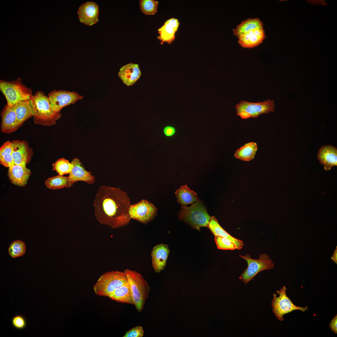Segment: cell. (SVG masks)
Wrapping results in <instances>:
<instances>
[{
	"mask_svg": "<svg viewBox=\"0 0 337 337\" xmlns=\"http://www.w3.org/2000/svg\"><path fill=\"white\" fill-rule=\"evenodd\" d=\"M131 205L127 193L120 188L102 185L94 200L95 216L101 224L112 228L123 227L131 219L129 213Z\"/></svg>",
	"mask_w": 337,
	"mask_h": 337,
	"instance_id": "6da1fadb",
	"label": "cell"
},
{
	"mask_svg": "<svg viewBox=\"0 0 337 337\" xmlns=\"http://www.w3.org/2000/svg\"><path fill=\"white\" fill-rule=\"evenodd\" d=\"M233 31L234 34L238 38L239 44L244 48L256 47L261 43L265 37L263 23L258 18L247 19Z\"/></svg>",
	"mask_w": 337,
	"mask_h": 337,
	"instance_id": "7a4b0ae2",
	"label": "cell"
},
{
	"mask_svg": "<svg viewBox=\"0 0 337 337\" xmlns=\"http://www.w3.org/2000/svg\"><path fill=\"white\" fill-rule=\"evenodd\" d=\"M30 100L34 112L33 118L35 123L47 126L56 124L61 114L52 110L48 97L44 92L38 91Z\"/></svg>",
	"mask_w": 337,
	"mask_h": 337,
	"instance_id": "3957f363",
	"label": "cell"
},
{
	"mask_svg": "<svg viewBox=\"0 0 337 337\" xmlns=\"http://www.w3.org/2000/svg\"><path fill=\"white\" fill-rule=\"evenodd\" d=\"M178 215L180 220L199 231L201 227H208L211 217L199 199L190 206H181Z\"/></svg>",
	"mask_w": 337,
	"mask_h": 337,
	"instance_id": "277c9868",
	"label": "cell"
},
{
	"mask_svg": "<svg viewBox=\"0 0 337 337\" xmlns=\"http://www.w3.org/2000/svg\"><path fill=\"white\" fill-rule=\"evenodd\" d=\"M124 272L127 279L131 290L134 305L137 311L141 312L146 300L148 298L150 288L148 282L139 273L128 269Z\"/></svg>",
	"mask_w": 337,
	"mask_h": 337,
	"instance_id": "5b68a950",
	"label": "cell"
},
{
	"mask_svg": "<svg viewBox=\"0 0 337 337\" xmlns=\"http://www.w3.org/2000/svg\"><path fill=\"white\" fill-rule=\"evenodd\" d=\"M0 90L6 99L7 105L10 106L30 100L33 95L32 90L24 85L20 78L11 81L0 80Z\"/></svg>",
	"mask_w": 337,
	"mask_h": 337,
	"instance_id": "8992f818",
	"label": "cell"
},
{
	"mask_svg": "<svg viewBox=\"0 0 337 337\" xmlns=\"http://www.w3.org/2000/svg\"><path fill=\"white\" fill-rule=\"evenodd\" d=\"M127 279L124 272L112 271L102 274L94 286L96 294L108 297L115 290L120 287L127 281Z\"/></svg>",
	"mask_w": 337,
	"mask_h": 337,
	"instance_id": "52a82bcc",
	"label": "cell"
},
{
	"mask_svg": "<svg viewBox=\"0 0 337 337\" xmlns=\"http://www.w3.org/2000/svg\"><path fill=\"white\" fill-rule=\"evenodd\" d=\"M240 256L245 260L248 264L247 268L244 270L240 277L241 280L245 284H247L260 272L271 269L274 267L272 260L269 256L265 253L260 255L259 258L256 259H252L249 254L240 255Z\"/></svg>",
	"mask_w": 337,
	"mask_h": 337,
	"instance_id": "ba28073f",
	"label": "cell"
},
{
	"mask_svg": "<svg viewBox=\"0 0 337 337\" xmlns=\"http://www.w3.org/2000/svg\"><path fill=\"white\" fill-rule=\"evenodd\" d=\"M275 107L273 100L268 99L263 102H250L243 100L236 106L237 115L242 119L257 117L260 115L273 112Z\"/></svg>",
	"mask_w": 337,
	"mask_h": 337,
	"instance_id": "9c48e42d",
	"label": "cell"
},
{
	"mask_svg": "<svg viewBox=\"0 0 337 337\" xmlns=\"http://www.w3.org/2000/svg\"><path fill=\"white\" fill-rule=\"evenodd\" d=\"M286 287L283 286L280 291H277L276 292L279 295L278 297L276 294H274L271 303L273 313L277 319L280 321L284 320L283 316L285 314L293 311L299 310L304 312L308 310L307 306L304 307L295 305L286 295Z\"/></svg>",
	"mask_w": 337,
	"mask_h": 337,
	"instance_id": "30bf717a",
	"label": "cell"
},
{
	"mask_svg": "<svg viewBox=\"0 0 337 337\" xmlns=\"http://www.w3.org/2000/svg\"><path fill=\"white\" fill-rule=\"evenodd\" d=\"M51 108L55 112L60 113L64 107L82 100L83 96L75 91L54 90L48 94Z\"/></svg>",
	"mask_w": 337,
	"mask_h": 337,
	"instance_id": "8fae6325",
	"label": "cell"
},
{
	"mask_svg": "<svg viewBox=\"0 0 337 337\" xmlns=\"http://www.w3.org/2000/svg\"><path fill=\"white\" fill-rule=\"evenodd\" d=\"M157 208L145 199L131 205L129 213L131 218L146 224L152 220L157 214Z\"/></svg>",
	"mask_w": 337,
	"mask_h": 337,
	"instance_id": "7c38bea8",
	"label": "cell"
},
{
	"mask_svg": "<svg viewBox=\"0 0 337 337\" xmlns=\"http://www.w3.org/2000/svg\"><path fill=\"white\" fill-rule=\"evenodd\" d=\"M13 150L12 155L14 164L26 165L30 161L33 154L32 149L25 141L14 140L12 141Z\"/></svg>",
	"mask_w": 337,
	"mask_h": 337,
	"instance_id": "4fadbf2b",
	"label": "cell"
},
{
	"mask_svg": "<svg viewBox=\"0 0 337 337\" xmlns=\"http://www.w3.org/2000/svg\"><path fill=\"white\" fill-rule=\"evenodd\" d=\"M73 168L68 176L70 187L78 181L85 182L89 184H93L95 178L91 174V172L86 171L79 159L76 158L71 162Z\"/></svg>",
	"mask_w": 337,
	"mask_h": 337,
	"instance_id": "5bb4252c",
	"label": "cell"
},
{
	"mask_svg": "<svg viewBox=\"0 0 337 337\" xmlns=\"http://www.w3.org/2000/svg\"><path fill=\"white\" fill-rule=\"evenodd\" d=\"M1 129L2 132L10 134L13 132L20 127L17 119L14 106L6 105L1 112Z\"/></svg>",
	"mask_w": 337,
	"mask_h": 337,
	"instance_id": "9a60e30c",
	"label": "cell"
},
{
	"mask_svg": "<svg viewBox=\"0 0 337 337\" xmlns=\"http://www.w3.org/2000/svg\"><path fill=\"white\" fill-rule=\"evenodd\" d=\"M99 12L97 4L94 2L90 1L81 5L79 8L77 13L81 22L91 26L98 21Z\"/></svg>",
	"mask_w": 337,
	"mask_h": 337,
	"instance_id": "2e32d148",
	"label": "cell"
},
{
	"mask_svg": "<svg viewBox=\"0 0 337 337\" xmlns=\"http://www.w3.org/2000/svg\"><path fill=\"white\" fill-rule=\"evenodd\" d=\"M169 252L168 246L165 244H158L153 248L151 252L152 266L156 273L164 269Z\"/></svg>",
	"mask_w": 337,
	"mask_h": 337,
	"instance_id": "e0dca14e",
	"label": "cell"
},
{
	"mask_svg": "<svg viewBox=\"0 0 337 337\" xmlns=\"http://www.w3.org/2000/svg\"><path fill=\"white\" fill-rule=\"evenodd\" d=\"M31 173L26 165L14 164L8 168L7 174L12 184L20 187H25Z\"/></svg>",
	"mask_w": 337,
	"mask_h": 337,
	"instance_id": "ac0fdd59",
	"label": "cell"
},
{
	"mask_svg": "<svg viewBox=\"0 0 337 337\" xmlns=\"http://www.w3.org/2000/svg\"><path fill=\"white\" fill-rule=\"evenodd\" d=\"M317 158L326 170L337 165V149L331 145H325L320 149Z\"/></svg>",
	"mask_w": 337,
	"mask_h": 337,
	"instance_id": "d6986e66",
	"label": "cell"
},
{
	"mask_svg": "<svg viewBox=\"0 0 337 337\" xmlns=\"http://www.w3.org/2000/svg\"><path fill=\"white\" fill-rule=\"evenodd\" d=\"M179 25L178 20L173 18L166 20L164 24L159 28L158 31L159 35L158 38L161 41V44L164 42L170 44L173 42Z\"/></svg>",
	"mask_w": 337,
	"mask_h": 337,
	"instance_id": "ffe728a7",
	"label": "cell"
},
{
	"mask_svg": "<svg viewBox=\"0 0 337 337\" xmlns=\"http://www.w3.org/2000/svg\"><path fill=\"white\" fill-rule=\"evenodd\" d=\"M141 74L139 65L133 63L123 66L118 73L120 79L128 86L134 84L140 78Z\"/></svg>",
	"mask_w": 337,
	"mask_h": 337,
	"instance_id": "44dd1931",
	"label": "cell"
},
{
	"mask_svg": "<svg viewBox=\"0 0 337 337\" xmlns=\"http://www.w3.org/2000/svg\"><path fill=\"white\" fill-rule=\"evenodd\" d=\"M30 100L19 102L14 106L17 121L20 127L25 121L34 115V112Z\"/></svg>",
	"mask_w": 337,
	"mask_h": 337,
	"instance_id": "7402d4cb",
	"label": "cell"
},
{
	"mask_svg": "<svg viewBox=\"0 0 337 337\" xmlns=\"http://www.w3.org/2000/svg\"><path fill=\"white\" fill-rule=\"evenodd\" d=\"M208 227L215 236L226 237L232 241L236 244L237 249L240 250L243 247L244 245L243 242L233 237L224 230L219 224L217 220L215 217H211Z\"/></svg>",
	"mask_w": 337,
	"mask_h": 337,
	"instance_id": "603a6c76",
	"label": "cell"
},
{
	"mask_svg": "<svg viewBox=\"0 0 337 337\" xmlns=\"http://www.w3.org/2000/svg\"><path fill=\"white\" fill-rule=\"evenodd\" d=\"M108 297L117 302L134 305L131 290L128 281L111 293Z\"/></svg>",
	"mask_w": 337,
	"mask_h": 337,
	"instance_id": "cb8c5ba5",
	"label": "cell"
},
{
	"mask_svg": "<svg viewBox=\"0 0 337 337\" xmlns=\"http://www.w3.org/2000/svg\"><path fill=\"white\" fill-rule=\"evenodd\" d=\"M178 202L182 206L192 204L198 199L197 193L185 184L181 186L175 192Z\"/></svg>",
	"mask_w": 337,
	"mask_h": 337,
	"instance_id": "d4e9b609",
	"label": "cell"
},
{
	"mask_svg": "<svg viewBox=\"0 0 337 337\" xmlns=\"http://www.w3.org/2000/svg\"><path fill=\"white\" fill-rule=\"evenodd\" d=\"M257 149L256 144L249 142L237 149L234 156L242 160L249 161L254 159Z\"/></svg>",
	"mask_w": 337,
	"mask_h": 337,
	"instance_id": "484cf974",
	"label": "cell"
},
{
	"mask_svg": "<svg viewBox=\"0 0 337 337\" xmlns=\"http://www.w3.org/2000/svg\"><path fill=\"white\" fill-rule=\"evenodd\" d=\"M45 184L47 188L53 190L71 187L68 177L59 175L47 179L45 182Z\"/></svg>",
	"mask_w": 337,
	"mask_h": 337,
	"instance_id": "4316f807",
	"label": "cell"
},
{
	"mask_svg": "<svg viewBox=\"0 0 337 337\" xmlns=\"http://www.w3.org/2000/svg\"><path fill=\"white\" fill-rule=\"evenodd\" d=\"M52 166L53 170L56 171L59 175L61 176L69 174L73 166L71 162L63 158L58 159L52 164Z\"/></svg>",
	"mask_w": 337,
	"mask_h": 337,
	"instance_id": "83f0119b",
	"label": "cell"
},
{
	"mask_svg": "<svg viewBox=\"0 0 337 337\" xmlns=\"http://www.w3.org/2000/svg\"><path fill=\"white\" fill-rule=\"evenodd\" d=\"M26 249L25 243L20 240L12 242L9 246L8 252L12 258L22 256L25 253Z\"/></svg>",
	"mask_w": 337,
	"mask_h": 337,
	"instance_id": "f1b7e54d",
	"label": "cell"
},
{
	"mask_svg": "<svg viewBox=\"0 0 337 337\" xmlns=\"http://www.w3.org/2000/svg\"><path fill=\"white\" fill-rule=\"evenodd\" d=\"M159 2L155 0H140L139 4L142 13L148 15L155 14L157 12Z\"/></svg>",
	"mask_w": 337,
	"mask_h": 337,
	"instance_id": "f546056e",
	"label": "cell"
},
{
	"mask_svg": "<svg viewBox=\"0 0 337 337\" xmlns=\"http://www.w3.org/2000/svg\"><path fill=\"white\" fill-rule=\"evenodd\" d=\"M214 239L217 247L218 249L231 250L237 249L236 244L228 238L215 236Z\"/></svg>",
	"mask_w": 337,
	"mask_h": 337,
	"instance_id": "4dcf8cb0",
	"label": "cell"
},
{
	"mask_svg": "<svg viewBox=\"0 0 337 337\" xmlns=\"http://www.w3.org/2000/svg\"><path fill=\"white\" fill-rule=\"evenodd\" d=\"M11 323L13 326L17 330H22L26 327L27 322L25 318L21 315H17L12 319Z\"/></svg>",
	"mask_w": 337,
	"mask_h": 337,
	"instance_id": "1f68e13d",
	"label": "cell"
},
{
	"mask_svg": "<svg viewBox=\"0 0 337 337\" xmlns=\"http://www.w3.org/2000/svg\"><path fill=\"white\" fill-rule=\"evenodd\" d=\"M144 334L143 327L138 325L132 328L127 331L123 337H142Z\"/></svg>",
	"mask_w": 337,
	"mask_h": 337,
	"instance_id": "d6a6232c",
	"label": "cell"
},
{
	"mask_svg": "<svg viewBox=\"0 0 337 337\" xmlns=\"http://www.w3.org/2000/svg\"><path fill=\"white\" fill-rule=\"evenodd\" d=\"M0 163L6 167L9 168L15 164L12 154L0 155Z\"/></svg>",
	"mask_w": 337,
	"mask_h": 337,
	"instance_id": "836d02e7",
	"label": "cell"
},
{
	"mask_svg": "<svg viewBox=\"0 0 337 337\" xmlns=\"http://www.w3.org/2000/svg\"><path fill=\"white\" fill-rule=\"evenodd\" d=\"M13 146L12 142L7 141L5 142L0 148V155L12 154Z\"/></svg>",
	"mask_w": 337,
	"mask_h": 337,
	"instance_id": "e575fe53",
	"label": "cell"
},
{
	"mask_svg": "<svg viewBox=\"0 0 337 337\" xmlns=\"http://www.w3.org/2000/svg\"><path fill=\"white\" fill-rule=\"evenodd\" d=\"M163 132L166 136L171 137L174 135L176 130L175 128L173 126L167 125L163 129Z\"/></svg>",
	"mask_w": 337,
	"mask_h": 337,
	"instance_id": "d590c367",
	"label": "cell"
},
{
	"mask_svg": "<svg viewBox=\"0 0 337 337\" xmlns=\"http://www.w3.org/2000/svg\"><path fill=\"white\" fill-rule=\"evenodd\" d=\"M337 315L335 316L332 319L330 324V327L335 333H337Z\"/></svg>",
	"mask_w": 337,
	"mask_h": 337,
	"instance_id": "8d00e7d4",
	"label": "cell"
},
{
	"mask_svg": "<svg viewBox=\"0 0 337 337\" xmlns=\"http://www.w3.org/2000/svg\"><path fill=\"white\" fill-rule=\"evenodd\" d=\"M331 259L334 261L336 264L337 263V247H336V248L333 254V256L331 257Z\"/></svg>",
	"mask_w": 337,
	"mask_h": 337,
	"instance_id": "74e56055",
	"label": "cell"
}]
</instances>
